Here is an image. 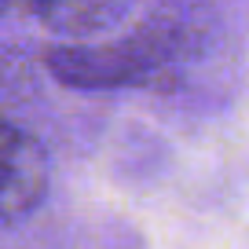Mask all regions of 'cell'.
<instances>
[{"instance_id":"obj_1","label":"cell","mask_w":249,"mask_h":249,"mask_svg":"<svg viewBox=\"0 0 249 249\" xmlns=\"http://www.w3.org/2000/svg\"><path fill=\"white\" fill-rule=\"evenodd\" d=\"M48 195V158L30 132L0 121V220H22Z\"/></svg>"},{"instance_id":"obj_2","label":"cell","mask_w":249,"mask_h":249,"mask_svg":"<svg viewBox=\"0 0 249 249\" xmlns=\"http://www.w3.org/2000/svg\"><path fill=\"white\" fill-rule=\"evenodd\" d=\"M55 77L81 88H107L124 85L143 73V55L132 48H55L48 55Z\"/></svg>"},{"instance_id":"obj_3","label":"cell","mask_w":249,"mask_h":249,"mask_svg":"<svg viewBox=\"0 0 249 249\" xmlns=\"http://www.w3.org/2000/svg\"><path fill=\"white\" fill-rule=\"evenodd\" d=\"M121 8L124 0H40L37 15L62 33H88L107 26Z\"/></svg>"},{"instance_id":"obj_4","label":"cell","mask_w":249,"mask_h":249,"mask_svg":"<svg viewBox=\"0 0 249 249\" xmlns=\"http://www.w3.org/2000/svg\"><path fill=\"white\" fill-rule=\"evenodd\" d=\"M8 8H26V11H37L40 8V0H4Z\"/></svg>"}]
</instances>
